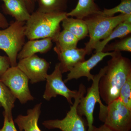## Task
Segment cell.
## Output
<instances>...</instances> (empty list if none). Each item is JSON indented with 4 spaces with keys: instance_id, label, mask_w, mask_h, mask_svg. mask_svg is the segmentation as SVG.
<instances>
[{
    "instance_id": "obj_31",
    "label": "cell",
    "mask_w": 131,
    "mask_h": 131,
    "mask_svg": "<svg viewBox=\"0 0 131 131\" xmlns=\"http://www.w3.org/2000/svg\"><path fill=\"white\" fill-rule=\"evenodd\" d=\"M0 28H1V27H0Z\"/></svg>"
},
{
    "instance_id": "obj_12",
    "label": "cell",
    "mask_w": 131,
    "mask_h": 131,
    "mask_svg": "<svg viewBox=\"0 0 131 131\" xmlns=\"http://www.w3.org/2000/svg\"><path fill=\"white\" fill-rule=\"evenodd\" d=\"M54 50L57 54L62 73L69 72L77 64L85 61L87 55L84 48H61L56 46Z\"/></svg>"
},
{
    "instance_id": "obj_4",
    "label": "cell",
    "mask_w": 131,
    "mask_h": 131,
    "mask_svg": "<svg viewBox=\"0 0 131 131\" xmlns=\"http://www.w3.org/2000/svg\"><path fill=\"white\" fill-rule=\"evenodd\" d=\"M106 66L101 68L98 74L95 75L91 86L87 89L86 96L81 98L77 108V112L80 116H85L86 118L88 128V131H92L94 126L93 113L95 104L99 103L100 106L99 119L104 122L106 114L107 106L103 105L101 100L99 91V81L105 72Z\"/></svg>"
},
{
    "instance_id": "obj_24",
    "label": "cell",
    "mask_w": 131,
    "mask_h": 131,
    "mask_svg": "<svg viewBox=\"0 0 131 131\" xmlns=\"http://www.w3.org/2000/svg\"><path fill=\"white\" fill-rule=\"evenodd\" d=\"M118 98L131 110V76L128 78L121 88Z\"/></svg>"
},
{
    "instance_id": "obj_18",
    "label": "cell",
    "mask_w": 131,
    "mask_h": 131,
    "mask_svg": "<svg viewBox=\"0 0 131 131\" xmlns=\"http://www.w3.org/2000/svg\"><path fill=\"white\" fill-rule=\"evenodd\" d=\"M63 29L70 32L79 40L83 39L89 34L88 26L82 19L67 17L62 21Z\"/></svg>"
},
{
    "instance_id": "obj_17",
    "label": "cell",
    "mask_w": 131,
    "mask_h": 131,
    "mask_svg": "<svg viewBox=\"0 0 131 131\" xmlns=\"http://www.w3.org/2000/svg\"><path fill=\"white\" fill-rule=\"evenodd\" d=\"M131 32V18L121 22L117 25L107 37L101 41H99L95 45L94 49L95 52L102 51L108 42L117 38H123L129 35Z\"/></svg>"
},
{
    "instance_id": "obj_30",
    "label": "cell",
    "mask_w": 131,
    "mask_h": 131,
    "mask_svg": "<svg viewBox=\"0 0 131 131\" xmlns=\"http://www.w3.org/2000/svg\"><path fill=\"white\" fill-rule=\"evenodd\" d=\"M2 1H3V2H5V1H6V0H2Z\"/></svg>"
},
{
    "instance_id": "obj_6",
    "label": "cell",
    "mask_w": 131,
    "mask_h": 131,
    "mask_svg": "<svg viewBox=\"0 0 131 131\" xmlns=\"http://www.w3.org/2000/svg\"><path fill=\"white\" fill-rule=\"evenodd\" d=\"M78 93L74 98V102L70 106V110L62 119L45 121L43 125L48 129H59L62 131H88L85 121L77 112V108L81 98L84 96L86 89L84 84H80Z\"/></svg>"
},
{
    "instance_id": "obj_11",
    "label": "cell",
    "mask_w": 131,
    "mask_h": 131,
    "mask_svg": "<svg viewBox=\"0 0 131 131\" xmlns=\"http://www.w3.org/2000/svg\"><path fill=\"white\" fill-rule=\"evenodd\" d=\"M112 52H97L93 55L88 60L81 62L77 64L69 71L67 77L64 80V82H67L70 80H77L82 77H86L89 81L93 79L94 75L92 74L90 71L94 68L104 58L111 56L113 54Z\"/></svg>"
},
{
    "instance_id": "obj_27",
    "label": "cell",
    "mask_w": 131,
    "mask_h": 131,
    "mask_svg": "<svg viewBox=\"0 0 131 131\" xmlns=\"http://www.w3.org/2000/svg\"><path fill=\"white\" fill-rule=\"evenodd\" d=\"M30 14L32 13L35 10L36 0H23Z\"/></svg>"
},
{
    "instance_id": "obj_15",
    "label": "cell",
    "mask_w": 131,
    "mask_h": 131,
    "mask_svg": "<svg viewBox=\"0 0 131 131\" xmlns=\"http://www.w3.org/2000/svg\"><path fill=\"white\" fill-rule=\"evenodd\" d=\"M3 2V12L14 18L15 21L26 22L30 18L31 14L23 0H6Z\"/></svg>"
},
{
    "instance_id": "obj_14",
    "label": "cell",
    "mask_w": 131,
    "mask_h": 131,
    "mask_svg": "<svg viewBox=\"0 0 131 131\" xmlns=\"http://www.w3.org/2000/svg\"><path fill=\"white\" fill-rule=\"evenodd\" d=\"M52 38H50L29 40L24 44L19 52L17 59L20 60L37 53L47 52L52 47Z\"/></svg>"
},
{
    "instance_id": "obj_23",
    "label": "cell",
    "mask_w": 131,
    "mask_h": 131,
    "mask_svg": "<svg viewBox=\"0 0 131 131\" xmlns=\"http://www.w3.org/2000/svg\"><path fill=\"white\" fill-rule=\"evenodd\" d=\"M110 51L131 52V35L126 36L119 41L107 45L102 51L104 52H109Z\"/></svg>"
},
{
    "instance_id": "obj_26",
    "label": "cell",
    "mask_w": 131,
    "mask_h": 131,
    "mask_svg": "<svg viewBox=\"0 0 131 131\" xmlns=\"http://www.w3.org/2000/svg\"><path fill=\"white\" fill-rule=\"evenodd\" d=\"M11 66L8 57L0 55V77Z\"/></svg>"
},
{
    "instance_id": "obj_7",
    "label": "cell",
    "mask_w": 131,
    "mask_h": 131,
    "mask_svg": "<svg viewBox=\"0 0 131 131\" xmlns=\"http://www.w3.org/2000/svg\"><path fill=\"white\" fill-rule=\"evenodd\" d=\"M0 80L20 103L34 100L28 87L29 79L17 66L9 67L0 77Z\"/></svg>"
},
{
    "instance_id": "obj_1",
    "label": "cell",
    "mask_w": 131,
    "mask_h": 131,
    "mask_svg": "<svg viewBox=\"0 0 131 131\" xmlns=\"http://www.w3.org/2000/svg\"><path fill=\"white\" fill-rule=\"evenodd\" d=\"M113 52L99 81L101 98L107 105L119 98L121 88L131 76L130 60L121 52Z\"/></svg>"
},
{
    "instance_id": "obj_21",
    "label": "cell",
    "mask_w": 131,
    "mask_h": 131,
    "mask_svg": "<svg viewBox=\"0 0 131 131\" xmlns=\"http://www.w3.org/2000/svg\"><path fill=\"white\" fill-rule=\"evenodd\" d=\"M79 41L73 34L65 29L60 31L52 40L56 46L61 48H76Z\"/></svg>"
},
{
    "instance_id": "obj_13",
    "label": "cell",
    "mask_w": 131,
    "mask_h": 131,
    "mask_svg": "<svg viewBox=\"0 0 131 131\" xmlns=\"http://www.w3.org/2000/svg\"><path fill=\"white\" fill-rule=\"evenodd\" d=\"M42 103L37 104L27 110L26 115H20L14 120L19 131H41L38 125Z\"/></svg>"
},
{
    "instance_id": "obj_19",
    "label": "cell",
    "mask_w": 131,
    "mask_h": 131,
    "mask_svg": "<svg viewBox=\"0 0 131 131\" xmlns=\"http://www.w3.org/2000/svg\"><path fill=\"white\" fill-rule=\"evenodd\" d=\"M16 98L9 89L0 80V107L4 109L3 114L12 117Z\"/></svg>"
},
{
    "instance_id": "obj_8",
    "label": "cell",
    "mask_w": 131,
    "mask_h": 131,
    "mask_svg": "<svg viewBox=\"0 0 131 131\" xmlns=\"http://www.w3.org/2000/svg\"><path fill=\"white\" fill-rule=\"evenodd\" d=\"M107 106L104 124L112 131H130L131 110L119 98Z\"/></svg>"
},
{
    "instance_id": "obj_5",
    "label": "cell",
    "mask_w": 131,
    "mask_h": 131,
    "mask_svg": "<svg viewBox=\"0 0 131 131\" xmlns=\"http://www.w3.org/2000/svg\"><path fill=\"white\" fill-rule=\"evenodd\" d=\"M25 23L15 21L0 30V50L7 56L11 67H16L18 54L25 44Z\"/></svg>"
},
{
    "instance_id": "obj_10",
    "label": "cell",
    "mask_w": 131,
    "mask_h": 131,
    "mask_svg": "<svg viewBox=\"0 0 131 131\" xmlns=\"http://www.w3.org/2000/svg\"><path fill=\"white\" fill-rule=\"evenodd\" d=\"M16 66L34 84L46 81L50 63L44 59L34 55L20 59Z\"/></svg>"
},
{
    "instance_id": "obj_22",
    "label": "cell",
    "mask_w": 131,
    "mask_h": 131,
    "mask_svg": "<svg viewBox=\"0 0 131 131\" xmlns=\"http://www.w3.org/2000/svg\"><path fill=\"white\" fill-rule=\"evenodd\" d=\"M120 3L110 9L104 8L98 14L102 16L111 17L120 13L121 14L131 15V0H121Z\"/></svg>"
},
{
    "instance_id": "obj_28",
    "label": "cell",
    "mask_w": 131,
    "mask_h": 131,
    "mask_svg": "<svg viewBox=\"0 0 131 131\" xmlns=\"http://www.w3.org/2000/svg\"><path fill=\"white\" fill-rule=\"evenodd\" d=\"M9 23L6 17L0 12V27L2 29L7 28L9 26Z\"/></svg>"
},
{
    "instance_id": "obj_2",
    "label": "cell",
    "mask_w": 131,
    "mask_h": 131,
    "mask_svg": "<svg viewBox=\"0 0 131 131\" xmlns=\"http://www.w3.org/2000/svg\"><path fill=\"white\" fill-rule=\"evenodd\" d=\"M67 12L44 13L36 10L25 23L26 37L29 40L51 38L60 32V24L68 17Z\"/></svg>"
},
{
    "instance_id": "obj_20",
    "label": "cell",
    "mask_w": 131,
    "mask_h": 131,
    "mask_svg": "<svg viewBox=\"0 0 131 131\" xmlns=\"http://www.w3.org/2000/svg\"><path fill=\"white\" fill-rule=\"evenodd\" d=\"M69 0H36L37 10L44 13L66 12Z\"/></svg>"
},
{
    "instance_id": "obj_3",
    "label": "cell",
    "mask_w": 131,
    "mask_h": 131,
    "mask_svg": "<svg viewBox=\"0 0 131 131\" xmlns=\"http://www.w3.org/2000/svg\"><path fill=\"white\" fill-rule=\"evenodd\" d=\"M130 18L131 15L108 17L97 14L83 19L88 26L90 37L84 48L87 55L91 54L96 44L105 38L117 25Z\"/></svg>"
},
{
    "instance_id": "obj_9",
    "label": "cell",
    "mask_w": 131,
    "mask_h": 131,
    "mask_svg": "<svg viewBox=\"0 0 131 131\" xmlns=\"http://www.w3.org/2000/svg\"><path fill=\"white\" fill-rule=\"evenodd\" d=\"M46 81L45 90L43 98L49 101L52 98L60 95L66 98L68 102L71 105L73 98L77 96V90H71L66 86L62 80V73L61 70L60 64L57 63L53 72L51 74H47L46 78Z\"/></svg>"
},
{
    "instance_id": "obj_16",
    "label": "cell",
    "mask_w": 131,
    "mask_h": 131,
    "mask_svg": "<svg viewBox=\"0 0 131 131\" xmlns=\"http://www.w3.org/2000/svg\"><path fill=\"white\" fill-rule=\"evenodd\" d=\"M97 0H78L76 6L69 13H67L68 17H75L83 19L94 15L98 14L101 11L95 3Z\"/></svg>"
},
{
    "instance_id": "obj_29",
    "label": "cell",
    "mask_w": 131,
    "mask_h": 131,
    "mask_svg": "<svg viewBox=\"0 0 131 131\" xmlns=\"http://www.w3.org/2000/svg\"><path fill=\"white\" fill-rule=\"evenodd\" d=\"M92 131H112L108 127L106 126L105 124L102 125L99 127L94 126L93 129Z\"/></svg>"
},
{
    "instance_id": "obj_25",
    "label": "cell",
    "mask_w": 131,
    "mask_h": 131,
    "mask_svg": "<svg viewBox=\"0 0 131 131\" xmlns=\"http://www.w3.org/2000/svg\"><path fill=\"white\" fill-rule=\"evenodd\" d=\"M4 123L3 126L0 129V131H18L15 125L13 117H9L3 114Z\"/></svg>"
}]
</instances>
